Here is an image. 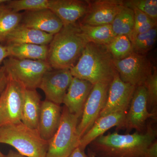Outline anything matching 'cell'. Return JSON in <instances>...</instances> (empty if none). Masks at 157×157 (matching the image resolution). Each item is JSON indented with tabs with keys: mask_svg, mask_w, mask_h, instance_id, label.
I'll return each mask as SVG.
<instances>
[{
	"mask_svg": "<svg viewBox=\"0 0 157 157\" xmlns=\"http://www.w3.org/2000/svg\"><path fill=\"white\" fill-rule=\"evenodd\" d=\"M157 38V26L137 35L131 41L134 52L145 55L154 47Z\"/></svg>",
	"mask_w": 157,
	"mask_h": 157,
	"instance_id": "cell-26",
	"label": "cell"
},
{
	"mask_svg": "<svg viewBox=\"0 0 157 157\" xmlns=\"http://www.w3.org/2000/svg\"><path fill=\"white\" fill-rule=\"evenodd\" d=\"M60 105L48 100L42 101L38 130L44 140L49 141L58 128L62 115Z\"/></svg>",
	"mask_w": 157,
	"mask_h": 157,
	"instance_id": "cell-17",
	"label": "cell"
},
{
	"mask_svg": "<svg viewBox=\"0 0 157 157\" xmlns=\"http://www.w3.org/2000/svg\"><path fill=\"white\" fill-rule=\"evenodd\" d=\"M93 86L89 82L73 77L63 102L70 113L81 117Z\"/></svg>",
	"mask_w": 157,
	"mask_h": 157,
	"instance_id": "cell-16",
	"label": "cell"
},
{
	"mask_svg": "<svg viewBox=\"0 0 157 157\" xmlns=\"http://www.w3.org/2000/svg\"><path fill=\"white\" fill-rule=\"evenodd\" d=\"M111 25L116 36L125 35L130 39L135 25L134 11L123 6Z\"/></svg>",
	"mask_w": 157,
	"mask_h": 157,
	"instance_id": "cell-24",
	"label": "cell"
},
{
	"mask_svg": "<svg viewBox=\"0 0 157 157\" xmlns=\"http://www.w3.org/2000/svg\"><path fill=\"white\" fill-rule=\"evenodd\" d=\"M9 0H0V6L9 2Z\"/></svg>",
	"mask_w": 157,
	"mask_h": 157,
	"instance_id": "cell-37",
	"label": "cell"
},
{
	"mask_svg": "<svg viewBox=\"0 0 157 157\" xmlns=\"http://www.w3.org/2000/svg\"><path fill=\"white\" fill-rule=\"evenodd\" d=\"M106 46L113 59H121L134 52L132 42L125 35L116 36Z\"/></svg>",
	"mask_w": 157,
	"mask_h": 157,
	"instance_id": "cell-25",
	"label": "cell"
},
{
	"mask_svg": "<svg viewBox=\"0 0 157 157\" xmlns=\"http://www.w3.org/2000/svg\"><path fill=\"white\" fill-rule=\"evenodd\" d=\"M135 18L134 29L130 39L131 41L137 35L143 33L157 26V21L137 9H133Z\"/></svg>",
	"mask_w": 157,
	"mask_h": 157,
	"instance_id": "cell-30",
	"label": "cell"
},
{
	"mask_svg": "<svg viewBox=\"0 0 157 157\" xmlns=\"http://www.w3.org/2000/svg\"><path fill=\"white\" fill-rule=\"evenodd\" d=\"M123 6L137 9L155 21L157 20V0H127L123 1Z\"/></svg>",
	"mask_w": 157,
	"mask_h": 157,
	"instance_id": "cell-29",
	"label": "cell"
},
{
	"mask_svg": "<svg viewBox=\"0 0 157 157\" xmlns=\"http://www.w3.org/2000/svg\"><path fill=\"white\" fill-rule=\"evenodd\" d=\"M73 78L70 70H52L44 75L39 88L44 92L45 100L60 105Z\"/></svg>",
	"mask_w": 157,
	"mask_h": 157,
	"instance_id": "cell-12",
	"label": "cell"
},
{
	"mask_svg": "<svg viewBox=\"0 0 157 157\" xmlns=\"http://www.w3.org/2000/svg\"><path fill=\"white\" fill-rule=\"evenodd\" d=\"M0 157H6V155L3 154L1 151H0Z\"/></svg>",
	"mask_w": 157,
	"mask_h": 157,
	"instance_id": "cell-38",
	"label": "cell"
},
{
	"mask_svg": "<svg viewBox=\"0 0 157 157\" xmlns=\"http://www.w3.org/2000/svg\"><path fill=\"white\" fill-rule=\"evenodd\" d=\"M41 103L36 90L25 89L21 121L30 128L38 130Z\"/></svg>",
	"mask_w": 157,
	"mask_h": 157,
	"instance_id": "cell-20",
	"label": "cell"
},
{
	"mask_svg": "<svg viewBox=\"0 0 157 157\" xmlns=\"http://www.w3.org/2000/svg\"><path fill=\"white\" fill-rule=\"evenodd\" d=\"M9 79V75L3 66L0 67V96L6 88Z\"/></svg>",
	"mask_w": 157,
	"mask_h": 157,
	"instance_id": "cell-31",
	"label": "cell"
},
{
	"mask_svg": "<svg viewBox=\"0 0 157 157\" xmlns=\"http://www.w3.org/2000/svg\"><path fill=\"white\" fill-rule=\"evenodd\" d=\"M110 82H98L93 86L85 104L81 119L78 122L76 129L79 140L91 128L105 107Z\"/></svg>",
	"mask_w": 157,
	"mask_h": 157,
	"instance_id": "cell-9",
	"label": "cell"
},
{
	"mask_svg": "<svg viewBox=\"0 0 157 157\" xmlns=\"http://www.w3.org/2000/svg\"><path fill=\"white\" fill-rule=\"evenodd\" d=\"M87 155L88 157H96L94 155L93 153L90 150L89 148H88L87 149Z\"/></svg>",
	"mask_w": 157,
	"mask_h": 157,
	"instance_id": "cell-36",
	"label": "cell"
},
{
	"mask_svg": "<svg viewBox=\"0 0 157 157\" xmlns=\"http://www.w3.org/2000/svg\"><path fill=\"white\" fill-rule=\"evenodd\" d=\"M10 56V52L9 46L0 42V65L6 59Z\"/></svg>",
	"mask_w": 157,
	"mask_h": 157,
	"instance_id": "cell-33",
	"label": "cell"
},
{
	"mask_svg": "<svg viewBox=\"0 0 157 157\" xmlns=\"http://www.w3.org/2000/svg\"><path fill=\"white\" fill-rule=\"evenodd\" d=\"M90 1L51 0L49 9L61 21L63 26L77 23L87 13Z\"/></svg>",
	"mask_w": 157,
	"mask_h": 157,
	"instance_id": "cell-15",
	"label": "cell"
},
{
	"mask_svg": "<svg viewBox=\"0 0 157 157\" xmlns=\"http://www.w3.org/2000/svg\"><path fill=\"white\" fill-rule=\"evenodd\" d=\"M113 61L121 79L136 87L144 85L153 70L146 56L134 52L121 59H113Z\"/></svg>",
	"mask_w": 157,
	"mask_h": 157,
	"instance_id": "cell-8",
	"label": "cell"
},
{
	"mask_svg": "<svg viewBox=\"0 0 157 157\" xmlns=\"http://www.w3.org/2000/svg\"><path fill=\"white\" fill-rule=\"evenodd\" d=\"M6 157H26L21 154L18 152L13 150L9 151L8 154L6 155Z\"/></svg>",
	"mask_w": 157,
	"mask_h": 157,
	"instance_id": "cell-35",
	"label": "cell"
},
{
	"mask_svg": "<svg viewBox=\"0 0 157 157\" xmlns=\"http://www.w3.org/2000/svg\"><path fill=\"white\" fill-rule=\"evenodd\" d=\"M9 75L26 89L39 88L45 73L52 70L47 61L19 59L9 57L3 62Z\"/></svg>",
	"mask_w": 157,
	"mask_h": 157,
	"instance_id": "cell-6",
	"label": "cell"
},
{
	"mask_svg": "<svg viewBox=\"0 0 157 157\" xmlns=\"http://www.w3.org/2000/svg\"><path fill=\"white\" fill-rule=\"evenodd\" d=\"M8 75L7 86L0 96V127L21 121L26 89Z\"/></svg>",
	"mask_w": 157,
	"mask_h": 157,
	"instance_id": "cell-7",
	"label": "cell"
},
{
	"mask_svg": "<svg viewBox=\"0 0 157 157\" xmlns=\"http://www.w3.org/2000/svg\"><path fill=\"white\" fill-rule=\"evenodd\" d=\"M157 130L152 124L145 131L122 135L117 132L103 135L89 145L96 157H142L147 147L155 140Z\"/></svg>",
	"mask_w": 157,
	"mask_h": 157,
	"instance_id": "cell-1",
	"label": "cell"
},
{
	"mask_svg": "<svg viewBox=\"0 0 157 157\" xmlns=\"http://www.w3.org/2000/svg\"><path fill=\"white\" fill-rule=\"evenodd\" d=\"M53 36L20 25L7 36L4 43L6 45L21 44L48 45Z\"/></svg>",
	"mask_w": 157,
	"mask_h": 157,
	"instance_id": "cell-19",
	"label": "cell"
},
{
	"mask_svg": "<svg viewBox=\"0 0 157 157\" xmlns=\"http://www.w3.org/2000/svg\"><path fill=\"white\" fill-rule=\"evenodd\" d=\"M144 85L146 88L147 106L149 111L157 119V72L154 68L152 73L148 76Z\"/></svg>",
	"mask_w": 157,
	"mask_h": 157,
	"instance_id": "cell-28",
	"label": "cell"
},
{
	"mask_svg": "<svg viewBox=\"0 0 157 157\" xmlns=\"http://www.w3.org/2000/svg\"><path fill=\"white\" fill-rule=\"evenodd\" d=\"M7 45L10 50V57L24 59L47 61L48 45L21 44Z\"/></svg>",
	"mask_w": 157,
	"mask_h": 157,
	"instance_id": "cell-21",
	"label": "cell"
},
{
	"mask_svg": "<svg viewBox=\"0 0 157 157\" xmlns=\"http://www.w3.org/2000/svg\"><path fill=\"white\" fill-rule=\"evenodd\" d=\"M22 13L8 8L6 3L0 6V42L4 43L7 36L20 24Z\"/></svg>",
	"mask_w": 157,
	"mask_h": 157,
	"instance_id": "cell-23",
	"label": "cell"
},
{
	"mask_svg": "<svg viewBox=\"0 0 157 157\" xmlns=\"http://www.w3.org/2000/svg\"><path fill=\"white\" fill-rule=\"evenodd\" d=\"M79 118L64 106L58 128L48 141L45 157H68L78 147L76 129Z\"/></svg>",
	"mask_w": 157,
	"mask_h": 157,
	"instance_id": "cell-5",
	"label": "cell"
},
{
	"mask_svg": "<svg viewBox=\"0 0 157 157\" xmlns=\"http://www.w3.org/2000/svg\"><path fill=\"white\" fill-rule=\"evenodd\" d=\"M142 157H157V140L154 141L147 147Z\"/></svg>",
	"mask_w": 157,
	"mask_h": 157,
	"instance_id": "cell-32",
	"label": "cell"
},
{
	"mask_svg": "<svg viewBox=\"0 0 157 157\" xmlns=\"http://www.w3.org/2000/svg\"><path fill=\"white\" fill-rule=\"evenodd\" d=\"M68 157H88L85 153V150L77 147Z\"/></svg>",
	"mask_w": 157,
	"mask_h": 157,
	"instance_id": "cell-34",
	"label": "cell"
},
{
	"mask_svg": "<svg viewBox=\"0 0 157 157\" xmlns=\"http://www.w3.org/2000/svg\"><path fill=\"white\" fill-rule=\"evenodd\" d=\"M82 33L88 42L107 45L116 36L111 25H90L78 23Z\"/></svg>",
	"mask_w": 157,
	"mask_h": 157,
	"instance_id": "cell-22",
	"label": "cell"
},
{
	"mask_svg": "<svg viewBox=\"0 0 157 157\" xmlns=\"http://www.w3.org/2000/svg\"><path fill=\"white\" fill-rule=\"evenodd\" d=\"M136 87L123 81L117 72L116 73L110 82L107 102L99 117L119 111L127 112Z\"/></svg>",
	"mask_w": 157,
	"mask_h": 157,
	"instance_id": "cell-11",
	"label": "cell"
},
{
	"mask_svg": "<svg viewBox=\"0 0 157 157\" xmlns=\"http://www.w3.org/2000/svg\"><path fill=\"white\" fill-rule=\"evenodd\" d=\"M51 0H9L6 5L13 11L20 12L48 9Z\"/></svg>",
	"mask_w": 157,
	"mask_h": 157,
	"instance_id": "cell-27",
	"label": "cell"
},
{
	"mask_svg": "<svg viewBox=\"0 0 157 157\" xmlns=\"http://www.w3.org/2000/svg\"><path fill=\"white\" fill-rule=\"evenodd\" d=\"M20 25L54 35L63 27L61 21L49 9L25 11L22 14Z\"/></svg>",
	"mask_w": 157,
	"mask_h": 157,
	"instance_id": "cell-14",
	"label": "cell"
},
{
	"mask_svg": "<svg viewBox=\"0 0 157 157\" xmlns=\"http://www.w3.org/2000/svg\"><path fill=\"white\" fill-rule=\"evenodd\" d=\"M88 43L78 23L63 26L48 45L47 61L52 70H70Z\"/></svg>",
	"mask_w": 157,
	"mask_h": 157,
	"instance_id": "cell-3",
	"label": "cell"
},
{
	"mask_svg": "<svg viewBox=\"0 0 157 157\" xmlns=\"http://www.w3.org/2000/svg\"><path fill=\"white\" fill-rule=\"evenodd\" d=\"M126 112L119 111L98 118L90 130L80 138L78 147L85 150L90 144L104 135L109 129L114 127L118 128L123 123Z\"/></svg>",
	"mask_w": 157,
	"mask_h": 157,
	"instance_id": "cell-18",
	"label": "cell"
},
{
	"mask_svg": "<svg viewBox=\"0 0 157 157\" xmlns=\"http://www.w3.org/2000/svg\"><path fill=\"white\" fill-rule=\"evenodd\" d=\"M73 77L89 82L93 85L111 82L117 71L113 58L106 45L88 42L78 62L70 69Z\"/></svg>",
	"mask_w": 157,
	"mask_h": 157,
	"instance_id": "cell-2",
	"label": "cell"
},
{
	"mask_svg": "<svg viewBox=\"0 0 157 157\" xmlns=\"http://www.w3.org/2000/svg\"><path fill=\"white\" fill-rule=\"evenodd\" d=\"M128 109L123 123L118 129H125L127 132L133 130L142 132L147 120H156L147 108L146 89L144 85L136 87Z\"/></svg>",
	"mask_w": 157,
	"mask_h": 157,
	"instance_id": "cell-10",
	"label": "cell"
},
{
	"mask_svg": "<svg viewBox=\"0 0 157 157\" xmlns=\"http://www.w3.org/2000/svg\"><path fill=\"white\" fill-rule=\"evenodd\" d=\"M0 143L11 145L26 157H45L48 146L37 129L21 121L0 127Z\"/></svg>",
	"mask_w": 157,
	"mask_h": 157,
	"instance_id": "cell-4",
	"label": "cell"
},
{
	"mask_svg": "<svg viewBox=\"0 0 157 157\" xmlns=\"http://www.w3.org/2000/svg\"><path fill=\"white\" fill-rule=\"evenodd\" d=\"M123 6V1L120 0L90 1L87 13L78 23L90 25H111Z\"/></svg>",
	"mask_w": 157,
	"mask_h": 157,
	"instance_id": "cell-13",
	"label": "cell"
}]
</instances>
